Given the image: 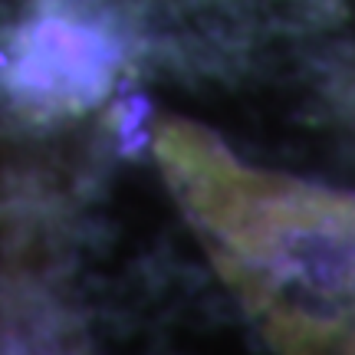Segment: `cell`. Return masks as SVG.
<instances>
[{"instance_id":"obj_1","label":"cell","mask_w":355,"mask_h":355,"mask_svg":"<svg viewBox=\"0 0 355 355\" xmlns=\"http://www.w3.org/2000/svg\"><path fill=\"white\" fill-rule=\"evenodd\" d=\"M155 155L217 273L277 349L355 352V194L243 165L188 119Z\"/></svg>"},{"instance_id":"obj_2","label":"cell","mask_w":355,"mask_h":355,"mask_svg":"<svg viewBox=\"0 0 355 355\" xmlns=\"http://www.w3.org/2000/svg\"><path fill=\"white\" fill-rule=\"evenodd\" d=\"M122 43L79 0H40L17 37L7 89L40 115H76L105 99Z\"/></svg>"},{"instance_id":"obj_3","label":"cell","mask_w":355,"mask_h":355,"mask_svg":"<svg viewBox=\"0 0 355 355\" xmlns=\"http://www.w3.org/2000/svg\"><path fill=\"white\" fill-rule=\"evenodd\" d=\"M3 66H7V56H3V53H0V69H3Z\"/></svg>"}]
</instances>
